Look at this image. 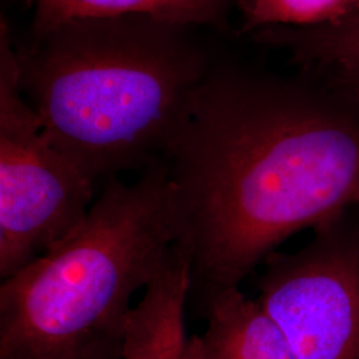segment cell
Here are the masks:
<instances>
[{
	"mask_svg": "<svg viewBox=\"0 0 359 359\" xmlns=\"http://www.w3.org/2000/svg\"><path fill=\"white\" fill-rule=\"evenodd\" d=\"M200 298L240 286L298 231L359 205V111L210 71L161 158Z\"/></svg>",
	"mask_w": 359,
	"mask_h": 359,
	"instance_id": "6da1fadb",
	"label": "cell"
},
{
	"mask_svg": "<svg viewBox=\"0 0 359 359\" xmlns=\"http://www.w3.org/2000/svg\"><path fill=\"white\" fill-rule=\"evenodd\" d=\"M194 28L139 15L75 19L15 48L44 136L95 185L164 157L210 72Z\"/></svg>",
	"mask_w": 359,
	"mask_h": 359,
	"instance_id": "7a4b0ae2",
	"label": "cell"
},
{
	"mask_svg": "<svg viewBox=\"0 0 359 359\" xmlns=\"http://www.w3.org/2000/svg\"><path fill=\"white\" fill-rule=\"evenodd\" d=\"M163 160L104 184L84 222L0 286V359H123L130 301L177 245Z\"/></svg>",
	"mask_w": 359,
	"mask_h": 359,
	"instance_id": "3957f363",
	"label": "cell"
},
{
	"mask_svg": "<svg viewBox=\"0 0 359 359\" xmlns=\"http://www.w3.org/2000/svg\"><path fill=\"white\" fill-rule=\"evenodd\" d=\"M92 182L44 136L19 87L10 29L0 31V277L23 269L84 222Z\"/></svg>",
	"mask_w": 359,
	"mask_h": 359,
	"instance_id": "277c9868",
	"label": "cell"
},
{
	"mask_svg": "<svg viewBox=\"0 0 359 359\" xmlns=\"http://www.w3.org/2000/svg\"><path fill=\"white\" fill-rule=\"evenodd\" d=\"M264 264L257 299L297 359H359V221L350 210Z\"/></svg>",
	"mask_w": 359,
	"mask_h": 359,
	"instance_id": "5b68a950",
	"label": "cell"
},
{
	"mask_svg": "<svg viewBox=\"0 0 359 359\" xmlns=\"http://www.w3.org/2000/svg\"><path fill=\"white\" fill-rule=\"evenodd\" d=\"M201 299L206 327L189 338L191 359H297L277 322L240 286L218 289Z\"/></svg>",
	"mask_w": 359,
	"mask_h": 359,
	"instance_id": "8992f818",
	"label": "cell"
},
{
	"mask_svg": "<svg viewBox=\"0 0 359 359\" xmlns=\"http://www.w3.org/2000/svg\"><path fill=\"white\" fill-rule=\"evenodd\" d=\"M191 264L179 244L133 308L123 359H191L185 306Z\"/></svg>",
	"mask_w": 359,
	"mask_h": 359,
	"instance_id": "52a82bcc",
	"label": "cell"
},
{
	"mask_svg": "<svg viewBox=\"0 0 359 359\" xmlns=\"http://www.w3.org/2000/svg\"><path fill=\"white\" fill-rule=\"evenodd\" d=\"M35 7L34 31L75 19L149 16L180 26H218L229 0H31Z\"/></svg>",
	"mask_w": 359,
	"mask_h": 359,
	"instance_id": "ba28073f",
	"label": "cell"
},
{
	"mask_svg": "<svg viewBox=\"0 0 359 359\" xmlns=\"http://www.w3.org/2000/svg\"><path fill=\"white\" fill-rule=\"evenodd\" d=\"M268 31L266 41L287 47L302 62L341 67L346 74L359 72V7L332 23Z\"/></svg>",
	"mask_w": 359,
	"mask_h": 359,
	"instance_id": "9c48e42d",
	"label": "cell"
},
{
	"mask_svg": "<svg viewBox=\"0 0 359 359\" xmlns=\"http://www.w3.org/2000/svg\"><path fill=\"white\" fill-rule=\"evenodd\" d=\"M359 7V0H252L245 31L259 27L320 26L335 22Z\"/></svg>",
	"mask_w": 359,
	"mask_h": 359,
	"instance_id": "30bf717a",
	"label": "cell"
},
{
	"mask_svg": "<svg viewBox=\"0 0 359 359\" xmlns=\"http://www.w3.org/2000/svg\"><path fill=\"white\" fill-rule=\"evenodd\" d=\"M346 83L350 84L351 90L354 92V95L357 96L359 102V72H350V74H347Z\"/></svg>",
	"mask_w": 359,
	"mask_h": 359,
	"instance_id": "8fae6325",
	"label": "cell"
}]
</instances>
